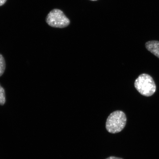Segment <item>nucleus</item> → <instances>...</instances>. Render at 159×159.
<instances>
[{"label": "nucleus", "mask_w": 159, "mask_h": 159, "mask_svg": "<svg viewBox=\"0 0 159 159\" xmlns=\"http://www.w3.org/2000/svg\"><path fill=\"white\" fill-rule=\"evenodd\" d=\"M127 118L125 113L116 111L111 113L107 119L106 128L107 131L112 134L120 132L126 126Z\"/></svg>", "instance_id": "1"}, {"label": "nucleus", "mask_w": 159, "mask_h": 159, "mask_svg": "<svg viewBox=\"0 0 159 159\" xmlns=\"http://www.w3.org/2000/svg\"><path fill=\"white\" fill-rule=\"evenodd\" d=\"M134 87L141 94L145 97L152 96L156 90L153 79L150 75L146 73L140 75L136 80Z\"/></svg>", "instance_id": "2"}, {"label": "nucleus", "mask_w": 159, "mask_h": 159, "mask_svg": "<svg viewBox=\"0 0 159 159\" xmlns=\"http://www.w3.org/2000/svg\"><path fill=\"white\" fill-rule=\"evenodd\" d=\"M46 22L51 27L63 29L70 24V21L61 10L54 9L49 12L45 19Z\"/></svg>", "instance_id": "3"}, {"label": "nucleus", "mask_w": 159, "mask_h": 159, "mask_svg": "<svg viewBox=\"0 0 159 159\" xmlns=\"http://www.w3.org/2000/svg\"><path fill=\"white\" fill-rule=\"evenodd\" d=\"M147 50L159 58V41H150L145 43Z\"/></svg>", "instance_id": "4"}, {"label": "nucleus", "mask_w": 159, "mask_h": 159, "mask_svg": "<svg viewBox=\"0 0 159 159\" xmlns=\"http://www.w3.org/2000/svg\"><path fill=\"white\" fill-rule=\"evenodd\" d=\"M6 62L4 57L0 53V77L4 73L6 69Z\"/></svg>", "instance_id": "5"}, {"label": "nucleus", "mask_w": 159, "mask_h": 159, "mask_svg": "<svg viewBox=\"0 0 159 159\" xmlns=\"http://www.w3.org/2000/svg\"><path fill=\"white\" fill-rule=\"evenodd\" d=\"M6 101V94L4 89L0 84V105L3 106Z\"/></svg>", "instance_id": "6"}, {"label": "nucleus", "mask_w": 159, "mask_h": 159, "mask_svg": "<svg viewBox=\"0 0 159 159\" xmlns=\"http://www.w3.org/2000/svg\"><path fill=\"white\" fill-rule=\"evenodd\" d=\"M7 1V0H0V7L4 5Z\"/></svg>", "instance_id": "7"}, {"label": "nucleus", "mask_w": 159, "mask_h": 159, "mask_svg": "<svg viewBox=\"0 0 159 159\" xmlns=\"http://www.w3.org/2000/svg\"><path fill=\"white\" fill-rule=\"evenodd\" d=\"M106 159H123L122 158L116 157L111 156L107 158Z\"/></svg>", "instance_id": "8"}, {"label": "nucleus", "mask_w": 159, "mask_h": 159, "mask_svg": "<svg viewBox=\"0 0 159 159\" xmlns=\"http://www.w3.org/2000/svg\"><path fill=\"white\" fill-rule=\"evenodd\" d=\"M91 1H97V0H90Z\"/></svg>", "instance_id": "9"}]
</instances>
